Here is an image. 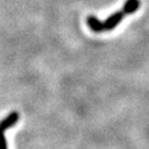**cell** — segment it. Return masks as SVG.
I'll list each match as a JSON object with an SVG mask.
<instances>
[{
    "instance_id": "1",
    "label": "cell",
    "mask_w": 149,
    "mask_h": 149,
    "mask_svg": "<svg viewBox=\"0 0 149 149\" xmlns=\"http://www.w3.org/2000/svg\"><path fill=\"white\" fill-rule=\"evenodd\" d=\"M139 7H140V1L139 0H127L123 9H120V10L115 12V13H113L112 16L108 17L105 21L102 22L96 17L90 16L87 17L86 22H87L91 30L94 32L111 31V30L117 27L126 16L135 13L136 11L138 10Z\"/></svg>"
},
{
    "instance_id": "2",
    "label": "cell",
    "mask_w": 149,
    "mask_h": 149,
    "mask_svg": "<svg viewBox=\"0 0 149 149\" xmlns=\"http://www.w3.org/2000/svg\"><path fill=\"white\" fill-rule=\"evenodd\" d=\"M17 120H18V115L13 114V115H11L10 117H8V119H6L5 122L0 125V149H5V140H3V136H2L3 130L7 129V128H9L11 125H13Z\"/></svg>"
}]
</instances>
